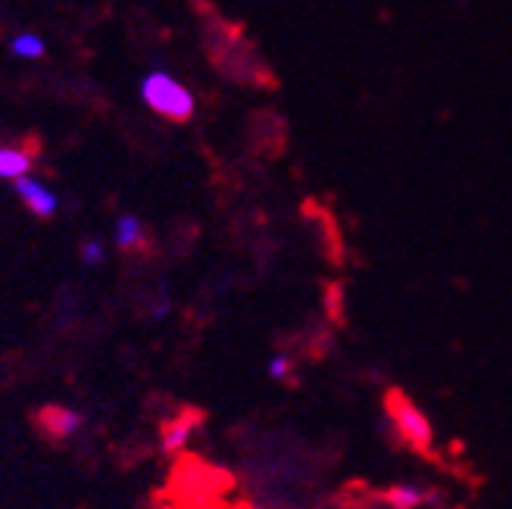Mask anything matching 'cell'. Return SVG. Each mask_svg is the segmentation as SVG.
I'll use <instances>...</instances> for the list:
<instances>
[{
	"instance_id": "1",
	"label": "cell",
	"mask_w": 512,
	"mask_h": 509,
	"mask_svg": "<svg viewBox=\"0 0 512 509\" xmlns=\"http://www.w3.org/2000/svg\"><path fill=\"white\" fill-rule=\"evenodd\" d=\"M141 100L157 116L172 122H188L194 116V94L163 69H153L141 79Z\"/></svg>"
},
{
	"instance_id": "2",
	"label": "cell",
	"mask_w": 512,
	"mask_h": 509,
	"mask_svg": "<svg viewBox=\"0 0 512 509\" xmlns=\"http://www.w3.org/2000/svg\"><path fill=\"white\" fill-rule=\"evenodd\" d=\"M384 406H388V416L394 422V431L400 435V441L419 453H428L434 444V428L419 406L413 400H406L400 391H391L384 397Z\"/></svg>"
},
{
	"instance_id": "3",
	"label": "cell",
	"mask_w": 512,
	"mask_h": 509,
	"mask_svg": "<svg viewBox=\"0 0 512 509\" xmlns=\"http://www.w3.org/2000/svg\"><path fill=\"white\" fill-rule=\"evenodd\" d=\"M13 191L22 200V207L29 210L32 216H38V219H54L60 213V197H57V191L47 188L41 178H35L32 172L16 178Z\"/></svg>"
},
{
	"instance_id": "4",
	"label": "cell",
	"mask_w": 512,
	"mask_h": 509,
	"mask_svg": "<svg viewBox=\"0 0 512 509\" xmlns=\"http://www.w3.org/2000/svg\"><path fill=\"white\" fill-rule=\"evenodd\" d=\"M82 425H85V416L79 410H72V406H44L38 413V428L54 441L72 438Z\"/></svg>"
},
{
	"instance_id": "5",
	"label": "cell",
	"mask_w": 512,
	"mask_h": 509,
	"mask_svg": "<svg viewBox=\"0 0 512 509\" xmlns=\"http://www.w3.org/2000/svg\"><path fill=\"white\" fill-rule=\"evenodd\" d=\"M113 244L122 253H135L147 244V228L135 213H122L113 225Z\"/></svg>"
},
{
	"instance_id": "6",
	"label": "cell",
	"mask_w": 512,
	"mask_h": 509,
	"mask_svg": "<svg viewBox=\"0 0 512 509\" xmlns=\"http://www.w3.org/2000/svg\"><path fill=\"white\" fill-rule=\"evenodd\" d=\"M431 500L425 485H416V481H403V485H391L384 491V503L388 509H422Z\"/></svg>"
},
{
	"instance_id": "7",
	"label": "cell",
	"mask_w": 512,
	"mask_h": 509,
	"mask_svg": "<svg viewBox=\"0 0 512 509\" xmlns=\"http://www.w3.org/2000/svg\"><path fill=\"white\" fill-rule=\"evenodd\" d=\"M197 422H200L197 413H182L178 419H172L169 425H163V441H160L163 453H178V450H182L188 444V438L194 435Z\"/></svg>"
},
{
	"instance_id": "8",
	"label": "cell",
	"mask_w": 512,
	"mask_h": 509,
	"mask_svg": "<svg viewBox=\"0 0 512 509\" xmlns=\"http://www.w3.org/2000/svg\"><path fill=\"white\" fill-rule=\"evenodd\" d=\"M32 163H35V157L25 147L0 144V178H7V182H16V178L32 172Z\"/></svg>"
},
{
	"instance_id": "9",
	"label": "cell",
	"mask_w": 512,
	"mask_h": 509,
	"mask_svg": "<svg viewBox=\"0 0 512 509\" xmlns=\"http://www.w3.org/2000/svg\"><path fill=\"white\" fill-rule=\"evenodd\" d=\"M44 50H47V44H44V38L35 35V32H19V35L10 41V54H13L16 60H41V57H44Z\"/></svg>"
},
{
	"instance_id": "10",
	"label": "cell",
	"mask_w": 512,
	"mask_h": 509,
	"mask_svg": "<svg viewBox=\"0 0 512 509\" xmlns=\"http://www.w3.org/2000/svg\"><path fill=\"white\" fill-rule=\"evenodd\" d=\"M291 372H294V363H291V356H288V353H275L272 360L266 363V375H269L272 381H288Z\"/></svg>"
},
{
	"instance_id": "11",
	"label": "cell",
	"mask_w": 512,
	"mask_h": 509,
	"mask_svg": "<svg viewBox=\"0 0 512 509\" xmlns=\"http://www.w3.org/2000/svg\"><path fill=\"white\" fill-rule=\"evenodd\" d=\"M79 257L85 266H100L107 257V250H104V241H97V238H88L82 247H79Z\"/></svg>"
},
{
	"instance_id": "12",
	"label": "cell",
	"mask_w": 512,
	"mask_h": 509,
	"mask_svg": "<svg viewBox=\"0 0 512 509\" xmlns=\"http://www.w3.org/2000/svg\"><path fill=\"white\" fill-rule=\"evenodd\" d=\"M169 313H172V297H169V294L163 291V294H160L157 300H153V303H150V319H157V322H163V319H166Z\"/></svg>"
}]
</instances>
